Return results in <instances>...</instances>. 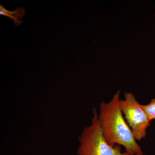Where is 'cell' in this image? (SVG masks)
<instances>
[{
    "label": "cell",
    "instance_id": "cell-1",
    "mask_svg": "<svg viewBox=\"0 0 155 155\" xmlns=\"http://www.w3.org/2000/svg\"><path fill=\"white\" fill-rule=\"evenodd\" d=\"M120 91L109 103L101 102L98 118L104 137L109 144L123 146L130 155L143 154L119 106Z\"/></svg>",
    "mask_w": 155,
    "mask_h": 155
},
{
    "label": "cell",
    "instance_id": "cell-2",
    "mask_svg": "<svg viewBox=\"0 0 155 155\" xmlns=\"http://www.w3.org/2000/svg\"><path fill=\"white\" fill-rule=\"evenodd\" d=\"M91 125L84 128L78 137L77 155H130L122 153L119 145L112 146L106 141L100 127L96 108Z\"/></svg>",
    "mask_w": 155,
    "mask_h": 155
},
{
    "label": "cell",
    "instance_id": "cell-3",
    "mask_svg": "<svg viewBox=\"0 0 155 155\" xmlns=\"http://www.w3.org/2000/svg\"><path fill=\"white\" fill-rule=\"evenodd\" d=\"M124 95L125 99L119 100V107L136 140L140 141L146 137L150 122L134 94L125 93Z\"/></svg>",
    "mask_w": 155,
    "mask_h": 155
},
{
    "label": "cell",
    "instance_id": "cell-4",
    "mask_svg": "<svg viewBox=\"0 0 155 155\" xmlns=\"http://www.w3.org/2000/svg\"><path fill=\"white\" fill-rule=\"evenodd\" d=\"M0 14L8 17L13 21L16 26H20L22 23V18L25 15V10L21 7H17L14 11L7 10L2 5H0Z\"/></svg>",
    "mask_w": 155,
    "mask_h": 155
},
{
    "label": "cell",
    "instance_id": "cell-5",
    "mask_svg": "<svg viewBox=\"0 0 155 155\" xmlns=\"http://www.w3.org/2000/svg\"><path fill=\"white\" fill-rule=\"evenodd\" d=\"M141 107L150 122L153 119H155V98L152 99L148 104L141 105Z\"/></svg>",
    "mask_w": 155,
    "mask_h": 155
},
{
    "label": "cell",
    "instance_id": "cell-6",
    "mask_svg": "<svg viewBox=\"0 0 155 155\" xmlns=\"http://www.w3.org/2000/svg\"><path fill=\"white\" fill-rule=\"evenodd\" d=\"M140 155V154H137V155Z\"/></svg>",
    "mask_w": 155,
    "mask_h": 155
}]
</instances>
